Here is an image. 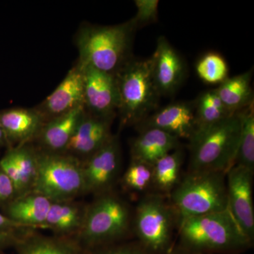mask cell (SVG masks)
I'll use <instances>...</instances> for the list:
<instances>
[{
    "instance_id": "cell-1",
    "label": "cell",
    "mask_w": 254,
    "mask_h": 254,
    "mask_svg": "<svg viewBox=\"0 0 254 254\" xmlns=\"http://www.w3.org/2000/svg\"><path fill=\"white\" fill-rule=\"evenodd\" d=\"M137 28L133 18L115 26H83L76 38L79 52L78 63L115 75L133 58L132 43Z\"/></svg>"
},
{
    "instance_id": "cell-2",
    "label": "cell",
    "mask_w": 254,
    "mask_h": 254,
    "mask_svg": "<svg viewBox=\"0 0 254 254\" xmlns=\"http://www.w3.org/2000/svg\"><path fill=\"white\" fill-rule=\"evenodd\" d=\"M241 131L240 111L198 128L189 140L188 172H222L235 165Z\"/></svg>"
},
{
    "instance_id": "cell-3",
    "label": "cell",
    "mask_w": 254,
    "mask_h": 254,
    "mask_svg": "<svg viewBox=\"0 0 254 254\" xmlns=\"http://www.w3.org/2000/svg\"><path fill=\"white\" fill-rule=\"evenodd\" d=\"M180 244L200 253H236L252 247L230 210L187 219L177 226Z\"/></svg>"
},
{
    "instance_id": "cell-4",
    "label": "cell",
    "mask_w": 254,
    "mask_h": 254,
    "mask_svg": "<svg viewBox=\"0 0 254 254\" xmlns=\"http://www.w3.org/2000/svg\"><path fill=\"white\" fill-rule=\"evenodd\" d=\"M120 127L137 126L158 109L160 93L155 86L149 59L131 58L115 74Z\"/></svg>"
},
{
    "instance_id": "cell-5",
    "label": "cell",
    "mask_w": 254,
    "mask_h": 254,
    "mask_svg": "<svg viewBox=\"0 0 254 254\" xmlns=\"http://www.w3.org/2000/svg\"><path fill=\"white\" fill-rule=\"evenodd\" d=\"M226 173L188 172L168 197L177 226L187 219L228 208Z\"/></svg>"
},
{
    "instance_id": "cell-6",
    "label": "cell",
    "mask_w": 254,
    "mask_h": 254,
    "mask_svg": "<svg viewBox=\"0 0 254 254\" xmlns=\"http://www.w3.org/2000/svg\"><path fill=\"white\" fill-rule=\"evenodd\" d=\"M37 175L33 191L52 202L68 201L86 191L83 166L76 157L62 153H36Z\"/></svg>"
},
{
    "instance_id": "cell-7",
    "label": "cell",
    "mask_w": 254,
    "mask_h": 254,
    "mask_svg": "<svg viewBox=\"0 0 254 254\" xmlns=\"http://www.w3.org/2000/svg\"><path fill=\"white\" fill-rule=\"evenodd\" d=\"M133 229L138 242L153 254H165L173 247L177 229L176 215L168 198L155 192L145 193L136 205Z\"/></svg>"
},
{
    "instance_id": "cell-8",
    "label": "cell",
    "mask_w": 254,
    "mask_h": 254,
    "mask_svg": "<svg viewBox=\"0 0 254 254\" xmlns=\"http://www.w3.org/2000/svg\"><path fill=\"white\" fill-rule=\"evenodd\" d=\"M131 222V210L126 202L105 192L85 212L80 235L88 245L106 243L125 235Z\"/></svg>"
},
{
    "instance_id": "cell-9",
    "label": "cell",
    "mask_w": 254,
    "mask_h": 254,
    "mask_svg": "<svg viewBox=\"0 0 254 254\" xmlns=\"http://www.w3.org/2000/svg\"><path fill=\"white\" fill-rule=\"evenodd\" d=\"M253 175V172L237 165H234L226 175L229 210L252 243L254 240Z\"/></svg>"
},
{
    "instance_id": "cell-10",
    "label": "cell",
    "mask_w": 254,
    "mask_h": 254,
    "mask_svg": "<svg viewBox=\"0 0 254 254\" xmlns=\"http://www.w3.org/2000/svg\"><path fill=\"white\" fill-rule=\"evenodd\" d=\"M83 166L86 191L102 193L110 191L121 164V148L118 136L86 159Z\"/></svg>"
},
{
    "instance_id": "cell-11",
    "label": "cell",
    "mask_w": 254,
    "mask_h": 254,
    "mask_svg": "<svg viewBox=\"0 0 254 254\" xmlns=\"http://www.w3.org/2000/svg\"><path fill=\"white\" fill-rule=\"evenodd\" d=\"M83 66L86 111L94 116L113 120L118 109V88L115 75L90 66Z\"/></svg>"
},
{
    "instance_id": "cell-12",
    "label": "cell",
    "mask_w": 254,
    "mask_h": 254,
    "mask_svg": "<svg viewBox=\"0 0 254 254\" xmlns=\"http://www.w3.org/2000/svg\"><path fill=\"white\" fill-rule=\"evenodd\" d=\"M149 62L152 77L159 93L161 96L173 95L185 80L186 66L165 37H159Z\"/></svg>"
},
{
    "instance_id": "cell-13",
    "label": "cell",
    "mask_w": 254,
    "mask_h": 254,
    "mask_svg": "<svg viewBox=\"0 0 254 254\" xmlns=\"http://www.w3.org/2000/svg\"><path fill=\"white\" fill-rule=\"evenodd\" d=\"M136 127L138 131L158 128L189 141L196 128L194 101L176 102L158 108Z\"/></svg>"
},
{
    "instance_id": "cell-14",
    "label": "cell",
    "mask_w": 254,
    "mask_h": 254,
    "mask_svg": "<svg viewBox=\"0 0 254 254\" xmlns=\"http://www.w3.org/2000/svg\"><path fill=\"white\" fill-rule=\"evenodd\" d=\"M84 71L79 63L69 70L66 77L62 81L36 110L44 122L71 111L78 107L84 105Z\"/></svg>"
},
{
    "instance_id": "cell-15",
    "label": "cell",
    "mask_w": 254,
    "mask_h": 254,
    "mask_svg": "<svg viewBox=\"0 0 254 254\" xmlns=\"http://www.w3.org/2000/svg\"><path fill=\"white\" fill-rule=\"evenodd\" d=\"M113 120L85 113L66 147L68 154L88 158L111 139Z\"/></svg>"
},
{
    "instance_id": "cell-16",
    "label": "cell",
    "mask_w": 254,
    "mask_h": 254,
    "mask_svg": "<svg viewBox=\"0 0 254 254\" xmlns=\"http://www.w3.org/2000/svg\"><path fill=\"white\" fill-rule=\"evenodd\" d=\"M131 143L132 160L153 165L159 159L180 148L177 137L155 128L138 131Z\"/></svg>"
},
{
    "instance_id": "cell-17",
    "label": "cell",
    "mask_w": 254,
    "mask_h": 254,
    "mask_svg": "<svg viewBox=\"0 0 254 254\" xmlns=\"http://www.w3.org/2000/svg\"><path fill=\"white\" fill-rule=\"evenodd\" d=\"M85 113L84 105H81L45 123L39 133L46 151L61 153L66 150Z\"/></svg>"
},
{
    "instance_id": "cell-18",
    "label": "cell",
    "mask_w": 254,
    "mask_h": 254,
    "mask_svg": "<svg viewBox=\"0 0 254 254\" xmlns=\"http://www.w3.org/2000/svg\"><path fill=\"white\" fill-rule=\"evenodd\" d=\"M52 203L46 196L36 192L23 193L10 202L6 216L29 228H45Z\"/></svg>"
},
{
    "instance_id": "cell-19",
    "label": "cell",
    "mask_w": 254,
    "mask_h": 254,
    "mask_svg": "<svg viewBox=\"0 0 254 254\" xmlns=\"http://www.w3.org/2000/svg\"><path fill=\"white\" fill-rule=\"evenodd\" d=\"M6 136L24 142L39 133L45 122L37 110L11 109L0 115Z\"/></svg>"
},
{
    "instance_id": "cell-20",
    "label": "cell",
    "mask_w": 254,
    "mask_h": 254,
    "mask_svg": "<svg viewBox=\"0 0 254 254\" xmlns=\"http://www.w3.org/2000/svg\"><path fill=\"white\" fill-rule=\"evenodd\" d=\"M252 70L228 77L215 88L217 94L229 112L235 113L254 103L251 82Z\"/></svg>"
},
{
    "instance_id": "cell-21",
    "label": "cell",
    "mask_w": 254,
    "mask_h": 254,
    "mask_svg": "<svg viewBox=\"0 0 254 254\" xmlns=\"http://www.w3.org/2000/svg\"><path fill=\"white\" fill-rule=\"evenodd\" d=\"M184 159L185 153L180 147L153 164L152 192L169 196L181 180Z\"/></svg>"
},
{
    "instance_id": "cell-22",
    "label": "cell",
    "mask_w": 254,
    "mask_h": 254,
    "mask_svg": "<svg viewBox=\"0 0 254 254\" xmlns=\"http://www.w3.org/2000/svg\"><path fill=\"white\" fill-rule=\"evenodd\" d=\"M84 214L79 207L68 201L53 202L47 216L46 228L63 234L80 230Z\"/></svg>"
},
{
    "instance_id": "cell-23",
    "label": "cell",
    "mask_w": 254,
    "mask_h": 254,
    "mask_svg": "<svg viewBox=\"0 0 254 254\" xmlns=\"http://www.w3.org/2000/svg\"><path fill=\"white\" fill-rule=\"evenodd\" d=\"M254 103L240 110L241 131L235 165L254 173Z\"/></svg>"
},
{
    "instance_id": "cell-24",
    "label": "cell",
    "mask_w": 254,
    "mask_h": 254,
    "mask_svg": "<svg viewBox=\"0 0 254 254\" xmlns=\"http://www.w3.org/2000/svg\"><path fill=\"white\" fill-rule=\"evenodd\" d=\"M193 101L196 119L195 130L218 123L234 114L225 108L215 89L200 93Z\"/></svg>"
},
{
    "instance_id": "cell-25",
    "label": "cell",
    "mask_w": 254,
    "mask_h": 254,
    "mask_svg": "<svg viewBox=\"0 0 254 254\" xmlns=\"http://www.w3.org/2000/svg\"><path fill=\"white\" fill-rule=\"evenodd\" d=\"M200 80L208 84H220L228 78V65L219 53L210 52L201 57L195 65Z\"/></svg>"
},
{
    "instance_id": "cell-26",
    "label": "cell",
    "mask_w": 254,
    "mask_h": 254,
    "mask_svg": "<svg viewBox=\"0 0 254 254\" xmlns=\"http://www.w3.org/2000/svg\"><path fill=\"white\" fill-rule=\"evenodd\" d=\"M124 186L136 193H145L153 189V165L132 160L123 177Z\"/></svg>"
},
{
    "instance_id": "cell-27",
    "label": "cell",
    "mask_w": 254,
    "mask_h": 254,
    "mask_svg": "<svg viewBox=\"0 0 254 254\" xmlns=\"http://www.w3.org/2000/svg\"><path fill=\"white\" fill-rule=\"evenodd\" d=\"M12 159L22 182L23 194L33 188L37 175L36 153L26 147L11 150L8 153Z\"/></svg>"
},
{
    "instance_id": "cell-28",
    "label": "cell",
    "mask_w": 254,
    "mask_h": 254,
    "mask_svg": "<svg viewBox=\"0 0 254 254\" xmlns=\"http://www.w3.org/2000/svg\"><path fill=\"white\" fill-rule=\"evenodd\" d=\"M21 254H78L69 246L50 239H29L21 245Z\"/></svg>"
},
{
    "instance_id": "cell-29",
    "label": "cell",
    "mask_w": 254,
    "mask_h": 254,
    "mask_svg": "<svg viewBox=\"0 0 254 254\" xmlns=\"http://www.w3.org/2000/svg\"><path fill=\"white\" fill-rule=\"evenodd\" d=\"M136 16L133 18L137 28L154 23L158 19V0H136Z\"/></svg>"
},
{
    "instance_id": "cell-30",
    "label": "cell",
    "mask_w": 254,
    "mask_h": 254,
    "mask_svg": "<svg viewBox=\"0 0 254 254\" xmlns=\"http://www.w3.org/2000/svg\"><path fill=\"white\" fill-rule=\"evenodd\" d=\"M0 169L7 175L12 183L14 184L16 193L23 194V186L21 176H20L16 165L8 153L0 160Z\"/></svg>"
},
{
    "instance_id": "cell-31",
    "label": "cell",
    "mask_w": 254,
    "mask_h": 254,
    "mask_svg": "<svg viewBox=\"0 0 254 254\" xmlns=\"http://www.w3.org/2000/svg\"><path fill=\"white\" fill-rule=\"evenodd\" d=\"M16 193L14 184L0 169V203L11 200Z\"/></svg>"
},
{
    "instance_id": "cell-32",
    "label": "cell",
    "mask_w": 254,
    "mask_h": 254,
    "mask_svg": "<svg viewBox=\"0 0 254 254\" xmlns=\"http://www.w3.org/2000/svg\"><path fill=\"white\" fill-rule=\"evenodd\" d=\"M99 254H153L139 243L120 246L103 251Z\"/></svg>"
},
{
    "instance_id": "cell-33",
    "label": "cell",
    "mask_w": 254,
    "mask_h": 254,
    "mask_svg": "<svg viewBox=\"0 0 254 254\" xmlns=\"http://www.w3.org/2000/svg\"><path fill=\"white\" fill-rule=\"evenodd\" d=\"M31 229L11 220L6 215L0 213V232H14L16 230Z\"/></svg>"
},
{
    "instance_id": "cell-34",
    "label": "cell",
    "mask_w": 254,
    "mask_h": 254,
    "mask_svg": "<svg viewBox=\"0 0 254 254\" xmlns=\"http://www.w3.org/2000/svg\"><path fill=\"white\" fill-rule=\"evenodd\" d=\"M14 232H0V248L18 242Z\"/></svg>"
},
{
    "instance_id": "cell-35",
    "label": "cell",
    "mask_w": 254,
    "mask_h": 254,
    "mask_svg": "<svg viewBox=\"0 0 254 254\" xmlns=\"http://www.w3.org/2000/svg\"><path fill=\"white\" fill-rule=\"evenodd\" d=\"M165 254H206L200 253V252H195L187 249L186 247H182L181 245L177 246V247H172V248L168 251Z\"/></svg>"
},
{
    "instance_id": "cell-36",
    "label": "cell",
    "mask_w": 254,
    "mask_h": 254,
    "mask_svg": "<svg viewBox=\"0 0 254 254\" xmlns=\"http://www.w3.org/2000/svg\"><path fill=\"white\" fill-rule=\"evenodd\" d=\"M5 138H6V135H5L2 126H1V121H0V143L4 141Z\"/></svg>"
}]
</instances>
